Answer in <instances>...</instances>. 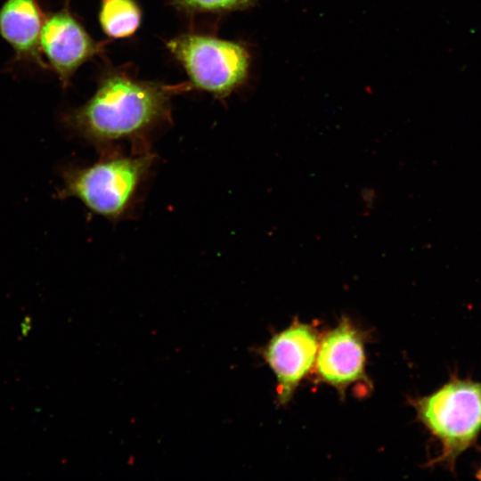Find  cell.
Masks as SVG:
<instances>
[{
	"instance_id": "6da1fadb",
	"label": "cell",
	"mask_w": 481,
	"mask_h": 481,
	"mask_svg": "<svg viewBox=\"0 0 481 481\" xmlns=\"http://www.w3.org/2000/svg\"><path fill=\"white\" fill-rule=\"evenodd\" d=\"M183 86L143 81L122 70L104 75L93 96L65 115L67 126L97 144L142 135L169 116L170 98Z\"/></svg>"
},
{
	"instance_id": "3957f363",
	"label": "cell",
	"mask_w": 481,
	"mask_h": 481,
	"mask_svg": "<svg viewBox=\"0 0 481 481\" xmlns=\"http://www.w3.org/2000/svg\"><path fill=\"white\" fill-rule=\"evenodd\" d=\"M152 162L150 152L106 155L90 166L69 169L62 195L77 198L102 216L118 219L132 205Z\"/></svg>"
},
{
	"instance_id": "ba28073f",
	"label": "cell",
	"mask_w": 481,
	"mask_h": 481,
	"mask_svg": "<svg viewBox=\"0 0 481 481\" xmlns=\"http://www.w3.org/2000/svg\"><path fill=\"white\" fill-rule=\"evenodd\" d=\"M45 14L37 0H5L0 7V36L12 48L15 61L47 66L39 38Z\"/></svg>"
},
{
	"instance_id": "30bf717a",
	"label": "cell",
	"mask_w": 481,
	"mask_h": 481,
	"mask_svg": "<svg viewBox=\"0 0 481 481\" xmlns=\"http://www.w3.org/2000/svg\"><path fill=\"white\" fill-rule=\"evenodd\" d=\"M180 10L189 12H217L243 10L257 0H172Z\"/></svg>"
},
{
	"instance_id": "7a4b0ae2",
	"label": "cell",
	"mask_w": 481,
	"mask_h": 481,
	"mask_svg": "<svg viewBox=\"0 0 481 481\" xmlns=\"http://www.w3.org/2000/svg\"><path fill=\"white\" fill-rule=\"evenodd\" d=\"M412 405L440 445L429 465L441 464L454 472L458 458L477 444L481 434V381L452 373L434 392L413 399Z\"/></svg>"
},
{
	"instance_id": "8992f818",
	"label": "cell",
	"mask_w": 481,
	"mask_h": 481,
	"mask_svg": "<svg viewBox=\"0 0 481 481\" xmlns=\"http://www.w3.org/2000/svg\"><path fill=\"white\" fill-rule=\"evenodd\" d=\"M319 337L314 328L295 320L273 335L261 351L277 380V398L287 404L315 363Z\"/></svg>"
},
{
	"instance_id": "8fae6325",
	"label": "cell",
	"mask_w": 481,
	"mask_h": 481,
	"mask_svg": "<svg viewBox=\"0 0 481 481\" xmlns=\"http://www.w3.org/2000/svg\"><path fill=\"white\" fill-rule=\"evenodd\" d=\"M361 198L364 206L367 208H371L377 198L376 191L371 188H365L362 191Z\"/></svg>"
},
{
	"instance_id": "9c48e42d",
	"label": "cell",
	"mask_w": 481,
	"mask_h": 481,
	"mask_svg": "<svg viewBox=\"0 0 481 481\" xmlns=\"http://www.w3.org/2000/svg\"><path fill=\"white\" fill-rule=\"evenodd\" d=\"M142 11L135 0H103L99 21L103 32L112 38H126L137 30Z\"/></svg>"
},
{
	"instance_id": "7c38bea8",
	"label": "cell",
	"mask_w": 481,
	"mask_h": 481,
	"mask_svg": "<svg viewBox=\"0 0 481 481\" xmlns=\"http://www.w3.org/2000/svg\"><path fill=\"white\" fill-rule=\"evenodd\" d=\"M480 452H481V448H480ZM475 477L476 478L481 480V461L478 465V468L477 469L476 472H475Z\"/></svg>"
},
{
	"instance_id": "52a82bcc",
	"label": "cell",
	"mask_w": 481,
	"mask_h": 481,
	"mask_svg": "<svg viewBox=\"0 0 481 481\" xmlns=\"http://www.w3.org/2000/svg\"><path fill=\"white\" fill-rule=\"evenodd\" d=\"M320 381L341 393L356 382H368L365 372L363 333L347 318L320 339L315 360Z\"/></svg>"
},
{
	"instance_id": "5b68a950",
	"label": "cell",
	"mask_w": 481,
	"mask_h": 481,
	"mask_svg": "<svg viewBox=\"0 0 481 481\" xmlns=\"http://www.w3.org/2000/svg\"><path fill=\"white\" fill-rule=\"evenodd\" d=\"M103 46L72 13L68 0L60 10L45 14L39 48L47 68L57 75L63 88L81 65L102 53Z\"/></svg>"
},
{
	"instance_id": "277c9868",
	"label": "cell",
	"mask_w": 481,
	"mask_h": 481,
	"mask_svg": "<svg viewBox=\"0 0 481 481\" xmlns=\"http://www.w3.org/2000/svg\"><path fill=\"white\" fill-rule=\"evenodd\" d=\"M167 47L182 64L193 86L215 96H228L246 79L249 54L240 44L200 34H183Z\"/></svg>"
}]
</instances>
